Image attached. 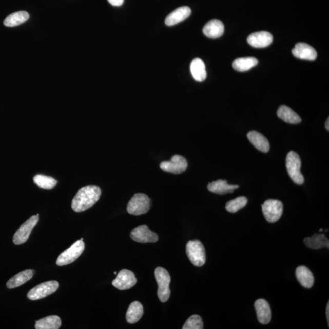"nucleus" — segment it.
I'll use <instances>...</instances> for the list:
<instances>
[{
  "label": "nucleus",
  "instance_id": "obj_1",
  "mask_svg": "<svg viewBox=\"0 0 329 329\" xmlns=\"http://www.w3.org/2000/svg\"><path fill=\"white\" fill-rule=\"evenodd\" d=\"M102 195V190L96 185H88L81 188L71 203V208L76 212H82L92 207Z\"/></svg>",
  "mask_w": 329,
  "mask_h": 329
},
{
  "label": "nucleus",
  "instance_id": "obj_2",
  "mask_svg": "<svg viewBox=\"0 0 329 329\" xmlns=\"http://www.w3.org/2000/svg\"><path fill=\"white\" fill-rule=\"evenodd\" d=\"M286 167L289 177L295 184L304 183V178L301 172V161L299 156L294 151L288 153L286 158Z\"/></svg>",
  "mask_w": 329,
  "mask_h": 329
},
{
  "label": "nucleus",
  "instance_id": "obj_3",
  "mask_svg": "<svg viewBox=\"0 0 329 329\" xmlns=\"http://www.w3.org/2000/svg\"><path fill=\"white\" fill-rule=\"evenodd\" d=\"M154 276L159 286L158 293L159 298L162 302H167L170 296V289H169L170 276L167 270L162 267H158L155 269Z\"/></svg>",
  "mask_w": 329,
  "mask_h": 329
},
{
  "label": "nucleus",
  "instance_id": "obj_4",
  "mask_svg": "<svg viewBox=\"0 0 329 329\" xmlns=\"http://www.w3.org/2000/svg\"><path fill=\"white\" fill-rule=\"evenodd\" d=\"M186 253L188 258L195 266H202L206 263V251L200 241H189L186 246Z\"/></svg>",
  "mask_w": 329,
  "mask_h": 329
},
{
  "label": "nucleus",
  "instance_id": "obj_5",
  "mask_svg": "<svg viewBox=\"0 0 329 329\" xmlns=\"http://www.w3.org/2000/svg\"><path fill=\"white\" fill-rule=\"evenodd\" d=\"M150 208V200L147 195L138 193L133 195L129 201L127 210L132 216H141L147 213Z\"/></svg>",
  "mask_w": 329,
  "mask_h": 329
},
{
  "label": "nucleus",
  "instance_id": "obj_6",
  "mask_svg": "<svg viewBox=\"0 0 329 329\" xmlns=\"http://www.w3.org/2000/svg\"><path fill=\"white\" fill-rule=\"evenodd\" d=\"M85 249L83 239L77 241L69 248L61 253L56 260V265L64 266L73 263L81 256Z\"/></svg>",
  "mask_w": 329,
  "mask_h": 329
},
{
  "label": "nucleus",
  "instance_id": "obj_7",
  "mask_svg": "<svg viewBox=\"0 0 329 329\" xmlns=\"http://www.w3.org/2000/svg\"><path fill=\"white\" fill-rule=\"evenodd\" d=\"M264 217L268 222L276 223L281 218L283 213V204L277 200H266L262 204Z\"/></svg>",
  "mask_w": 329,
  "mask_h": 329
},
{
  "label": "nucleus",
  "instance_id": "obj_8",
  "mask_svg": "<svg viewBox=\"0 0 329 329\" xmlns=\"http://www.w3.org/2000/svg\"><path fill=\"white\" fill-rule=\"evenodd\" d=\"M59 288L57 281H51L41 283L32 288L28 293L27 296L31 301H36L43 299L53 294Z\"/></svg>",
  "mask_w": 329,
  "mask_h": 329
},
{
  "label": "nucleus",
  "instance_id": "obj_9",
  "mask_svg": "<svg viewBox=\"0 0 329 329\" xmlns=\"http://www.w3.org/2000/svg\"><path fill=\"white\" fill-rule=\"evenodd\" d=\"M39 220L38 215L29 218L17 230L13 237V242L16 245H22L27 242L32 230L36 225Z\"/></svg>",
  "mask_w": 329,
  "mask_h": 329
},
{
  "label": "nucleus",
  "instance_id": "obj_10",
  "mask_svg": "<svg viewBox=\"0 0 329 329\" xmlns=\"http://www.w3.org/2000/svg\"><path fill=\"white\" fill-rule=\"evenodd\" d=\"M187 165V160L183 156L175 155L172 156L170 161L162 162L160 167L163 171L178 175L186 170Z\"/></svg>",
  "mask_w": 329,
  "mask_h": 329
},
{
  "label": "nucleus",
  "instance_id": "obj_11",
  "mask_svg": "<svg viewBox=\"0 0 329 329\" xmlns=\"http://www.w3.org/2000/svg\"><path fill=\"white\" fill-rule=\"evenodd\" d=\"M130 237L135 242L141 243H156L159 240L157 234L149 230L146 225L140 226L133 229Z\"/></svg>",
  "mask_w": 329,
  "mask_h": 329
},
{
  "label": "nucleus",
  "instance_id": "obj_12",
  "mask_svg": "<svg viewBox=\"0 0 329 329\" xmlns=\"http://www.w3.org/2000/svg\"><path fill=\"white\" fill-rule=\"evenodd\" d=\"M138 280L136 278L134 274L128 269H122L112 283L115 288L125 291L132 288L136 284Z\"/></svg>",
  "mask_w": 329,
  "mask_h": 329
},
{
  "label": "nucleus",
  "instance_id": "obj_13",
  "mask_svg": "<svg viewBox=\"0 0 329 329\" xmlns=\"http://www.w3.org/2000/svg\"><path fill=\"white\" fill-rule=\"evenodd\" d=\"M247 42L253 47L265 48L269 46L273 43V36L269 32H256L247 37Z\"/></svg>",
  "mask_w": 329,
  "mask_h": 329
},
{
  "label": "nucleus",
  "instance_id": "obj_14",
  "mask_svg": "<svg viewBox=\"0 0 329 329\" xmlns=\"http://www.w3.org/2000/svg\"><path fill=\"white\" fill-rule=\"evenodd\" d=\"M296 57L301 60L314 61L317 57V52L314 47L305 43H298L292 50Z\"/></svg>",
  "mask_w": 329,
  "mask_h": 329
},
{
  "label": "nucleus",
  "instance_id": "obj_15",
  "mask_svg": "<svg viewBox=\"0 0 329 329\" xmlns=\"http://www.w3.org/2000/svg\"><path fill=\"white\" fill-rule=\"evenodd\" d=\"M191 9L187 6L179 8L169 14L165 19V24L172 27L187 19L191 14Z\"/></svg>",
  "mask_w": 329,
  "mask_h": 329
},
{
  "label": "nucleus",
  "instance_id": "obj_16",
  "mask_svg": "<svg viewBox=\"0 0 329 329\" xmlns=\"http://www.w3.org/2000/svg\"><path fill=\"white\" fill-rule=\"evenodd\" d=\"M239 188V185L227 184L226 180L218 179V180L210 182L207 185L208 191L218 195H225L233 193L236 189Z\"/></svg>",
  "mask_w": 329,
  "mask_h": 329
},
{
  "label": "nucleus",
  "instance_id": "obj_17",
  "mask_svg": "<svg viewBox=\"0 0 329 329\" xmlns=\"http://www.w3.org/2000/svg\"><path fill=\"white\" fill-rule=\"evenodd\" d=\"M255 308L260 323H269L272 319V311L269 305L265 299H260L255 302Z\"/></svg>",
  "mask_w": 329,
  "mask_h": 329
},
{
  "label": "nucleus",
  "instance_id": "obj_18",
  "mask_svg": "<svg viewBox=\"0 0 329 329\" xmlns=\"http://www.w3.org/2000/svg\"><path fill=\"white\" fill-rule=\"evenodd\" d=\"M224 27L222 22L218 20H212L204 26L203 33L211 38L220 37L224 33Z\"/></svg>",
  "mask_w": 329,
  "mask_h": 329
},
{
  "label": "nucleus",
  "instance_id": "obj_19",
  "mask_svg": "<svg viewBox=\"0 0 329 329\" xmlns=\"http://www.w3.org/2000/svg\"><path fill=\"white\" fill-rule=\"evenodd\" d=\"M247 139L259 151L267 152L269 150V143L268 140L261 133L253 131L247 135Z\"/></svg>",
  "mask_w": 329,
  "mask_h": 329
},
{
  "label": "nucleus",
  "instance_id": "obj_20",
  "mask_svg": "<svg viewBox=\"0 0 329 329\" xmlns=\"http://www.w3.org/2000/svg\"><path fill=\"white\" fill-rule=\"evenodd\" d=\"M296 278L301 285L311 288L314 284V276L311 270L304 266L298 267L296 271Z\"/></svg>",
  "mask_w": 329,
  "mask_h": 329
},
{
  "label": "nucleus",
  "instance_id": "obj_21",
  "mask_svg": "<svg viewBox=\"0 0 329 329\" xmlns=\"http://www.w3.org/2000/svg\"><path fill=\"white\" fill-rule=\"evenodd\" d=\"M190 72L192 76L198 82H202L206 79V66L200 58L195 59L190 64Z\"/></svg>",
  "mask_w": 329,
  "mask_h": 329
},
{
  "label": "nucleus",
  "instance_id": "obj_22",
  "mask_svg": "<svg viewBox=\"0 0 329 329\" xmlns=\"http://www.w3.org/2000/svg\"><path fill=\"white\" fill-rule=\"evenodd\" d=\"M34 273V271L31 269H27L19 273L9 280L6 283V286L9 289L18 287L31 280Z\"/></svg>",
  "mask_w": 329,
  "mask_h": 329
},
{
  "label": "nucleus",
  "instance_id": "obj_23",
  "mask_svg": "<svg viewBox=\"0 0 329 329\" xmlns=\"http://www.w3.org/2000/svg\"><path fill=\"white\" fill-rule=\"evenodd\" d=\"M306 246L313 249H320L322 247H329V241L324 234H315L312 237H307L304 240Z\"/></svg>",
  "mask_w": 329,
  "mask_h": 329
},
{
  "label": "nucleus",
  "instance_id": "obj_24",
  "mask_svg": "<svg viewBox=\"0 0 329 329\" xmlns=\"http://www.w3.org/2000/svg\"><path fill=\"white\" fill-rule=\"evenodd\" d=\"M143 315V307L141 302L134 301L129 306L126 313V320L130 324L136 323L142 317Z\"/></svg>",
  "mask_w": 329,
  "mask_h": 329
},
{
  "label": "nucleus",
  "instance_id": "obj_25",
  "mask_svg": "<svg viewBox=\"0 0 329 329\" xmlns=\"http://www.w3.org/2000/svg\"><path fill=\"white\" fill-rule=\"evenodd\" d=\"M61 318L56 315L41 319L35 322V328L36 329H58L61 327Z\"/></svg>",
  "mask_w": 329,
  "mask_h": 329
},
{
  "label": "nucleus",
  "instance_id": "obj_26",
  "mask_svg": "<svg viewBox=\"0 0 329 329\" xmlns=\"http://www.w3.org/2000/svg\"><path fill=\"white\" fill-rule=\"evenodd\" d=\"M278 116L286 123L291 124H298L301 123V117L294 110L289 107L282 105L278 110Z\"/></svg>",
  "mask_w": 329,
  "mask_h": 329
},
{
  "label": "nucleus",
  "instance_id": "obj_27",
  "mask_svg": "<svg viewBox=\"0 0 329 329\" xmlns=\"http://www.w3.org/2000/svg\"><path fill=\"white\" fill-rule=\"evenodd\" d=\"M259 61L254 57L238 58L233 62V67L238 71H246L258 64Z\"/></svg>",
  "mask_w": 329,
  "mask_h": 329
},
{
  "label": "nucleus",
  "instance_id": "obj_28",
  "mask_svg": "<svg viewBox=\"0 0 329 329\" xmlns=\"http://www.w3.org/2000/svg\"><path fill=\"white\" fill-rule=\"evenodd\" d=\"M29 18V15L27 11L15 12L6 18L4 25L8 27H16L27 22Z\"/></svg>",
  "mask_w": 329,
  "mask_h": 329
},
{
  "label": "nucleus",
  "instance_id": "obj_29",
  "mask_svg": "<svg viewBox=\"0 0 329 329\" xmlns=\"http://www.w3.org/2000/svg\"><path fill=\"white\" fill-rule=\"evenodd\" d=\"M33 180L34 183L38 187L46 189V190H50V189L53 188L57 184L56 179L42 175L35 176Z\"/></svg>",
  "mask_w": 329,
  "mask_h": 329
},
{
  "label": "nucleus",
  "instance_id": "obj_30",
  "mask_svg": "<svg viewBox=\"0 0 329 329\" xmlns=\"http://www.w3.org/2000/svg\"><path fill=\"white\" fill-rule=\"evenodd\" d=\"M247 203V198L245 197H238L234 200L227 202L226 209L230 213H236L246 206Z\"/></svg>",
  "mask_w": 329,
  "mask_h": 329
},
{
  "label": "nucleus",
  "instance_id": "obj_31",
  "mask_svg": "<svg viewBox=\"0 0 329 329\" xmlns=\"http://www.w3.org/2000/svg\"><path fill=\"white\" fill-rule=\"evenodd\" d=\"M204 328L203 322L200 316L194 315L185 322L182 327L183 329H202Z\"/></svg>",
  "mask_w": 329,
  "mask_h": 329
},
{
  "label": "nucleus",
  "instance_id": "obj_32",
  "mask_svg": "<svg viewBox=\"0 0 329 329\" xmlns=\"http://www.w3.org/2000/svg\"><path fill=\"white\" fill-rule=\"evenodd\" d=\"M107 1H108L112 6L119 7V6H121L123 4L125 0H107Z\"/></svg>",
  "mask_w": 329,
  "mask_h": 329
},
{
  "label": "nucleus",
  "instance_id": "obj_33",
  "mask_svg": "<svg viewBox=\"0 0 329 329\" xmlns=\"http://www.w3.org/2000/svg\"><path fill=\"white\" fill-rule=\"evenodd\" d=\"M325 314H326L327 324H328V325H329V303L328 302L326 306V309H325Z\"/></svg>",
  "mask_w": 329,
  "mask_h": 329
},
{
  "label": "nucleus",
  "instance_id": "obj_34",
  "mask_svg": "<svg viewBox=\"0 0 329 329\" xmlns=\"http://www.w3.org/2000/svg\"><path fill=\"white\" fill-rule=\"evenodd\" d=\"M328 123H329V119L328 118L327 120H326V122H325V129H326L327 130V131H328V130H329Z\"/></svg>",
  "mask_w": 329,
  "mask_h": 329
},
{
  "label": "nucleus",
  "instance_id": "obj_35",
  "mask_svg": "<svg viewBox=\"0 0 329 329\" xmlns=\"http://www.w3.org/2000/svg\"><path fill=\"white\" fill-rule=\"evenodd\" d=\"M322 231H323V229H320V230H319V232L321 233V232H322Z\"/></svg>",
  "mask_w": 329,
  "mask_h": 329
},
{
  "label": "nucleus",
  "instance_id": "obj_36",
  "mask_svg": "<svg viewBox=\"0 0 329 329\" xmlns=\"http://www.w3.org/2000/svg\"><path fill=\"white\" fill-rule=\"evenodd\" d=\"M113 274H114V275H116L117 273L115 272H114Z\"/></svg>",
  "mask_w": 329,
  "mask_h": 329
}]
</instances>
